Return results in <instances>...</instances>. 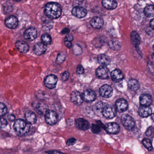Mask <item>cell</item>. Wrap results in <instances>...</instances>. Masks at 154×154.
Instances as JSON below:
<instances>
[{
    "instance_id": "obj_4",
    "label": "cell",
    "mask_w": 154,
    "mask_h": 154,
    "mask_svg": "<svg viewBox=\"0 0 154 154\" xmlns=\"http://www.w3.org/2000/svg\"><path fill=\"white\" fill-rule=\"evenodd\" d=\"M102 112L106 119H112L116 116L117 111L113 105L108 104L103 107Z\"/></svg>"
},
{
    "instance_id": "obj_12",
    "label": "cell",
    "mask_w": 154,
    "mask_h": 154,
    "mask_svg": "<svg viewBox=\"0 0 154 154\" xmlns=\"http://www.w3.org/2000/svg\"><path fill=\"white\" fill-rule=\"evenodd\" d=\"M104 129L109 134H116L119 131L120 127L116 122H109L105 125Z\"/></svg>"
},
{
    "instance_id": "obj_22",
    "label": "cell",
    "mask_w": 154,
    "mask_h": 154,
    "mask_svg": "<svg viewBox=\"0 0 154 154\" xmlns=\"http://www.w3.org/2000/svg\"><path fill=\"white\" fill-rule=\"evenodd\" d=\"M140 36L137 31H133L131 33V41L135 47H138L140 44Z\"/></svg>"
},
{
    "instance_id": "obj_9",
    "label": "cell",
    "mask_w": 154,
    "mask_h": 154,
    "mask_svg": "<svg viewBox=\"0 0 154 154\" xmlns=\"http://www.w3.org/2000/svg\"><path fill=\"white\" fill-rule=\"evenodd\" d=\"M96 75L99 78L105 80L109 77L110 72L106 66L101 65L96 69Z\"/></svg>"
},
{
    "instance_id": "obj_30",
    "label": "cell",
    "mask_w": 154,
    "mask_h": 154,
    "mask_svg": "<svg viewBox=\"0 0 154 154\" xmlns=\"http://www.w3.org/2000/svg\"><path fill=\"white\" fill-rule=\"evenodd\" d=\"M41 40L42 43L45 45H50L52 43V38L49 34L45 33L41 36Z\"/></svg>"
},
{
    "instance_id": "obj_39",
    "label": "cell",
    "mask_w": 154,
    "mask_h": 154,
    "mask_svg": "<svg viewBox=\"0 0 154 154\" xmlns=\"http://www.w3.org/2000/svg\"><path fill=\"white\" fill-rule=\"evenodd\" d=\"M73 51L74 53L75 54L80 55L82 54V49L80 46L77 45H74L73 47Z\"/></svg>"
},
{
    "instance_id": "obj_44",
    "label": "cell",
    "mask_w": 154,
    "mask_h": 154,
    "mask_svg": "<svg viewBox=\"0 0 154 154\" xmlns=\"http://www.w3.org/2000/svg\"><path fill=\"white\" fill-rule=\"evenodd\" d=\"M76 142V139L75 138L72 137L67 140L66 141V145L68 146H72L74 145Z\"/></svg>"
},
{
    "instance_id": "obj_6",
    "label": "cell",
    "mask_w": 154,
    "mask_h": 154,
    "mask_svg": "<svg viewBox=\"0 0 154 154\" xmlns=\"http://www.w3.org/2000/svg\"><path fill=\"white\" fill-rule=\"evenodd\" d=\"M58 78L56 75L54 74H50L48 75L45 81L44 84L46 87L49 89H53L55 88L57 84Z\"/></svg>"
},
{
    "instance_id": "obj_36",
    "label": "cell",
    "mask_w": 154,
    "mask_h": 154,
    "mask_svg": "<svg viewBox=\"0 0 154 154\" xmlns=\"http://www.w3.org/2000/svg\"><path fill=\"white\" fill-rule=\"evenodd\" d=\"M103 109V105L102 103L101 102L97 103L94 106V109L97 113H100L102 112Z\"/></svg>"
},
{
    "instance_id": "obj_35",
    "label": "cell",
    "mask_w": 154,
    "mask_h": 154,
    "mask_svg": "<svg viewBox=\"0 0 154 154\" xmlns=\"http://www.w3.org/2000/svg\"><path fill=\"white\" fill-rule=\"evenodd\" d=\"M53 21H51L50 20H48L45 21L44 26H43V28H44L45 30L48 31V30H50L53 28Z\"/></svg>"
},
{
    "instance_id": "obj_46",
    "label": "cell",
    "mask_w": 154,
    "mask_h": 154,
    "mask_svg": "<svg viewBox=\"0 0 154 154\" xmlns=\"http://www.w3.org/2000/svg\"><path fill=\"white\" fill-rule=\"evenodd\" d=\"M46 153L49 154H66L58 150H50L47 151Z\"/></svg>"
},
{
    "instance_id": "obj_27",
    "label": "cell",
    "mask_w": 154,
    "mask_h": 154,
    "mask_svg": "<svg viewBox=\"0 0 154 154\" xmlns=\"http://www.w3.org/2000/svg\"><path fill=\"white\" fill-rule=\"evenodd\" d=\"M139 82L137 80L134 79H131L128 82V87L129 89L133 92L137 91L140 88Z\"/></svg>"
},
{
    "instance_id": "obj_37",
    "label": "cell",
    "mask_w": 154,
    "mask_h": 154,
    "mask_svg": "<svg viewBox=\"0 0 154 154\" xmlns=\"http://www.w3.org/2000/svg\"><path fill=\"white\" fill-rule=\"evenodd\" d=\"M44 104L38 103L36 105L35 107L36 111L39 113H43L44 112V110L45 109V107L44 108Z\"/></svg>"
},
{
    "instance_id": "obj_42",
    "label": "cell",
    "mask_w": 154,
    "mask_h": 154,
    "mask_svg": "<svg viewBox=\"0 0 154 154\" xmlns=\"http://www.w3.org/2000/svg\"><path fill=\"white\" fill-rule=\"evenodd\" d=\"M69 76H70V74H69V72L65 71L63 73V75H62V80L64 82L67 81L69 78Z\"/></svg>"
},
{
    "instance_id": "obj_13",
    "label": "cell",
    "mask_w": 154,
    "mask_h": 154,
    "mask_svg": "<svg viewBox=\"0 0 154 154\" xmlns=\"http://www.w3.org/2000/svg\"><path fill=\"white\" fill-rule=\"evenodd\" d=\"M128 107V104L126 100L120 99L117 100L115 103V109L116 111L120 112H123L127 110Z\"/></svg>"
},
{
    "instance_id": "obj_8",
    "label": "cell",
    "mask_w": 154,
    "mask_h": 154,
    "mask_svg": "<svg viewBox=\"0 0 154 154\" xmlns=\"http://www.w3.org/2000/svg\"><path fill=\"white\" fill-rule=\"evenodd\" d=\"M99 93L103 98H109L112 96L113 89L110 85L107 84L104 85L100 88Z\"/></svg>"
},
{
    "instance_id": "obj_43",
    "label": "cell",
    "mask_w": 154,
    "mask_h": 154,
    "mask_svg": "<svg viewBox=\"0 0 154 154\" xmlns=\"http://www.w3.org/2000/svg\"><path fill=\"white\" fill-rule=\"evenodd\" d=\"M76 72L79 75L82 74L84 72V68L81 65H79L77 66Z\"/></svg>"
},
{
    "instance_id": "obj_31",
    "label": "cell",
    "mask_w": 154,
    "mask_h": 154,
    "mask_svg": "<svg viewBox=\"0 0 154 154\" xmlns=\"http://www.w3.org/2000/svg\"><path fill=\"white\" fill-rule=\"evenodd\" d=\"M13 3H11V2H7L3 6V10L4 12L6 14L11 13L12 12L13 10Z\"/></svg>"
},
{
    "instance_id": "obj_15",
    "label": "cell",
    "mask_w": 154,
    "mask_h": 154,
    "mask_svg": "<svg viewBox=\"0 0 154 154\" xmlns=\"http://www.w3.org/2000/svg\"><path fill=\"white\" fill-rule=\"evenodd\" d=\"M139 101L141 106L149 107L152 102V97L149 94H143L140 96Z\"/></svg>"
},
{
    "instance_id": "obj_50",
    "label": "cell",
    "mask_w": 154,
    "mask_h": 154,
    "mask_svg": "<svg viewBox=\"0 0 154 154\" xmlns=\"http://www.w3.org/2000/svg\"><path fill=\"white\" fill-rule=\"evenodd\" d=\"M66 46L68 48H70L72 47V42L69 41H64Z\"/></svg>"
},
{
    "instance_id": "obj_10",
    "label": "cell",
    "mask_w": 154,
    "mask_h": 154,
    "mask_svg": "<svg viewBox=\"0 0 154 154\" xmlns=\"http://www.w3.org/2000/svg\"><path fill=\"white\" fill-rule=\"evenodd\" d=\"M37 35V30L34 27L29 28L25 31L24 34L25 39L29 41L35 40L36 38Z\"/></svg>"
},
{
    "instance_id": "obj_21",
    "label": "cell",
    "mask_w": 154,
    "mask_h": 154,
    "mask_svg": "<svg viewBox=\"0 0 154 154\" xmlns=\"http://www.w3.org/2000/svg\"><path fill=\"white\" fill-rule=\"evenodd\" d=\"M17 49L21 53H26L29 51V46L28 44L23 41H17L15 44Z\"/></svg>"
},
{
    "instance_id": "obj_32",
    "label": "cell",
    "mask_w": 154,
    "mask_h": 154,
    "mask_svg": "<svg viewBox=\"0 0 154 154\" xmlns=\"http://www.w3.org/2000/svg\"><path fill=\"white\" fill-rule=\"evenodd\" d=\"M142 143H143V146L145 147V148L149 151H151L153 149L152 143H151L150 140L147 138H145L142 140Z\"/></svg>"
},
{
    "instance_id": "obj_5",
    "label": "cell",
    "mask_w": 154,
    "mask_h": 154,
    "mask_svg": "<svg viewBox=\"0 0 154 154\" xmlns=\"http://www.w3.org/2000/svg\"><path fill=\"white\" fill-rule=\"evenodd\" d=\"M121 122L127 129L131 130L135 125L134 119L130 115L124 114L122 116Z\"/></svg>"
},
{
    "instance_id": "obj_40",
    "label": "cell",
    "mask_w": 154,
    "mask_h": 154,
    "mask_svg": "<svg viewBox=\"0 0 154 154\" xmlns=\"http://www.w3.org/2000/svg\"><path fill=\"white\" fill-rule=\"evenodd\" d=\"M154 128L150 127L147 129L146 132V135L149 137H153L154 136Z\"/></svg>"
},
{
    "instance_id": "obj_3",
    "label": "cell",
    "mask_w": 154,
    "mask_h": 154,
    "mask_svg": "<svg viewBox=\"0 0 154 154\" xmlns=\"http://www.w3.org/2000/svg\"><path fill=\"white\" fill-rule=\"evenodd\" d=\"M57 113L54 111L48 110L45 114V120L46 122L49 125L55 124L58 120Z\"/></svg>"
},
{
    "instance_id": "obj_33",
    "label": "cell",
    "mask_w": 154,
    "mask_h": 154,
    "mask_svg": "<svg viewBox=\"0 0 154 154\" xmlns=\"http://www.w3.org/2000/svg\"><path fill=\"white\" fill-rule=\"evenodd\" d=\"M66 57V55L65 54L62 53L58 54L56 59L57 63L58 65L63 63L65 60Z\"/></svg>"
},
{
    "instance_id": "obj_41",
    "label": "cell",
    "mask_w": 154,
    "mask_h": 154,
    "mask_svg": "<svg viewBox=\"0 0 154 154\" xmlns=\"http://www.w3.org/2000/svg\"><path fill=\"white\" fill-rule=\"evenodd\" d=\"M8 125V122L7 120L4 118H0V128H4Z\"/></svg>"
},
{
    "instance_id": "obj_14",
    "label": "cell",
    "mask_w": 154,
    "mask_h": 154,
    "mask_svg": "<svg viewBox=\"0 0 154 154\" xmlns=\"http://www.w3.org/2000/svg\"><path fill=\"white\" fill-rule=\"evenodd\" d=\"M87 10L82 7H74L72 10V14L75 17L78 18H82L87 15Z\"/></svg>"
},
{
    "instance_id": "obj_29",
    "label": "cell",
    "mask_w": 154,
    "mask_h": 154,
    "mask_svg": "<svg viewBox=\"0 0 154 154\" xmlns=\"http://www.w3.org/2000/svg\"><path fill=\"white\" fill-rule=\"evenodd\" d=\"M109 45L113 50L119 51L121 48L120 43L117 40H111L109 41Z\"/></svg>"
},
{
    "instance_id": "obj_7",
    "label": "cell",
    "mask_w": 154,
    "mask_h": 154,
    "mask_svg": "<svg viewBox=\"0 0 154 154\" xmlns=\"http://www.w3.org/2000/svg\"><path fill=\"white\" fill-rule=\"evenodd\" d=\"M83 100L87 103L94 101L96 98V95L94 91L91 89L85 90L82 94Z\"/></svg>"
},
{
    "instance_id": "obj_45",
    "label": "cell",
    "mask_w": 154,
    "mask_h": 154,
    "mask_svg": "<svg viewBox=\"0 0 154 154\" xmlns=\"http://www.w3.org/2000/svg\"><path fill=\"white\" fill-rule=\"evenodd\" d=\"M74 37L72 35H68L66 36L65 38L64 41H69V42H72L73 40Z\"/></svg>"
},
{
    "instance_id": "obj_17",
    "label": "cell",
    "mask_w": 154,
    "mask_h": 154,
    "mask_svg": "<svg viewBox=\"0 0 154 154\" xmlns=\"http://www.w3.org/2000/svg\"><path fill=\"white\" fill-rule=\"evenodd\" d=\"M47 50V47L42 42H38L34 45L33 51L37 55L40 56L45 54Z\"/></svg>"
},
{
    "instance_id": "obj_48",
    "label": "cell",
    "mask_w": 154,
    "mask_h": 154,
    "mask_svg": "<svg viewBox=\"0 0 154 154\" xmlns=\"http://www.w3.org/2000/svg\"><path fill=\"white\" fill-rule=\"evenodd\" d=\"M70 29H69V28H65L63 29L62 30V32H61V33L62 34H68V33L70 32Z\"/></svg>"
},
{
    "instance_id": "obj_19",
    "label": "cell",
    "mask_w": 154,
    "mask_h": 154,
    "mask_svg": "<svg viewBox=\"0 0 154 154\" xmlns=\"http://www.w3.org/2000/svg\"><path fill=\"white\" fill-rule=\"evenodd\" d=\"M111 77L113 82H119L123 80L124 75L119 69H116L113 70L110 74Z\"/></svg>"
},
{
    "instance_id": "obj_1",
    "label": "cell",
    "mask_w": 154,
    "mask_h": 154,
    "mask_svg": "<svg viewBox=\"0 0 154 154\" xmlns=\"http://www.w3.org/2000/svg\"><path fill=\"white\" fill-rule=\"evenodd\" d=\"M44 13L48 18L56 19L58 18L62 13V9L59 4L55 2H49L45 6Z\"/></svg>"
},
{
    "instance_id": "obj_2",
    "label": "cell",
    "mask_w": 154,
    "mask_h": 154,
    "mask_svg": "<svg viewBox=\"0 0 154 154\" xmlns=\"http://www.w3.org/2000/svg\"><path fill=\"white\" fill-rule=\"evenodd\" d=\"M13 128L16 134L19 136L23 137L28 134L30 127L27 122L22 119H18L15 121Z\"/></svg>"
},
{
    "instance_id": "obj_16",
    "label": "cell",
    "mask_w": 154,
    "mask_h": 154,
    "mask_svg": "<svg viewBox=\"0 0 154 154\" xmlns=\"http://www.w3.org/2000/svg\"><path fill=\"white\" fill-rule=\"evenodd\" d=\"M75 122L76 127L81 130H87L90 128V123L86 120L82 118L76 119Z\"/></svg>"
},
{
    "instance_id": "obj_47",
    "label": "cell",
    "mask_w": 154,
    "mask_h": 154,
    "mask_svg": "<svg viewBox=\"0 0 154 154\" xmlns=\"http://www.w3.org/2000/svg\"><path fill=\"white\" fill-rule=\"evenodd\" d=\"M15 119H16V117L13 114H9L8 115V119L10 121H14L15 120Z\"/></svg>"
},
{
    "instance_id": "obj_20",
    "label": "cell",
    "mask_w": 154,
    "mask_h": 154,
    "mask_svg": "<svg viewBox=\"0 0 154 154\" xmlns=\"http://www.w3.org/2000/svg\"><path fill=\"white\" fill-rule=\"evenodd\" d=\"M90 24L94 28L99 29L103 26L104 21L101 17H94L90 21Z\"/></svg>"
},
{
    "instance_id": "obj_34",
    "label": "cell",
    "mask_w": 154,
    "mask_h": 154,
    "mask_svg": "<svg viewBox=\"0 0 154 154\" xmlns=\"http://www.w3.org/2000/svg\"><path fill=\"white\" fill-rule=\"evenodd\" d=\"M8 112V108L3 103H0V116L6 115Z\"/></svg>"
},
{
    "instance_id": "obj_49",
    "label": "cell",
    "mask_w": 154,
    "mask_h": 154,
    "mask_svg": "<svg viewBox=\"0 0 154 154\" xmlns=\"http://www.w3.org/2000/svg\"><path fill=\"white\" fill-rule=\"evenodd\" d=\"M97 123V125L99 126L100 128H105V125H103V124L102 122H101V121H98L96 122Z\"/></svg>"
},
{
    "instance_id": "obj_38",
    "label": "cell",
    "mask_w": 154,
    "mask_h": 154,
    "mask_svg": "<svg viewBox=\"0 0 154 154\" xmlns=\"http://www.w3.org/2000/svg\"><path fill=\"white\" fill-rule=\"evenodd\" d=\"M91 131L94 134H98L100 132V128L98 125L92 124L91 126Z\"/></svg>"
},
{
    "instance_id": "obj_23",
    "label": "cell",
    "mask_w": 154,
    "mask_h": 154,
    "mask_svg": "<svg viewBox=\"0 0 154 154\" xmlns=\"http://www.w3.org/2000/svg\"><path fill=\"white\" fill-rule=\"evenodd\" d=\"M25 118L29 124H35L37 121V117L36 114L31 111H27L25 114Z\"/></svg>"
},
{
    "instance_id": "obj_26",
    "label": "cell",
    "mask_w": 154,
    "mask_h": 154,
    "mask_svg": "<svg viewBox=\"0 0 154 154\" xmlns=\"http://www.w3.org/2000/svg\"><path fill=\"white\" fill-rule=\"evenodd\" d=\"M97 60L99 63L103 66H107L110 63L111 61L109 57L104 54L99 55L97 57Z\"/></svg>"
},
{
    "instance_id": "obj_11",
    "label": "cell",
    "mask_w": 154,
    "mask_h": 154,
    "mask_svg": "<svg viewBox=\"0 0 154 154\" xmlns=\"http://www.w3.org/2000/svg\"><path fill=\"white\" fill-rule=\"evenodd\" d=\"M18 20L17 17L10 16L8 17L5 21V24L8 28L14 29L18 26Z\"/></svg>"
},
{
    "instance_id": "obj_24",
    "label": "cell",
    "mask_w": 154,
    "mask_h": 154,
    "mask_svg": "<svg viewBox=\"0 0 154 154\" xmlns=\"http://www.w3.org/2000/svg\"><path fill=\"white\" fill-rule=\"evenodd\" d=\"M138 112L140 117L146 118L152 114V109L149 107L141 106L139 108Z\"/></svg>"
},
{
    "instance_id": "obj_25",
    "label": "cell",
    "mask_w": 154,
    "mask_h": 154,
    "mask_svg": "<svg viewBox=\"0 0 154 154\" xmlns=\"http://www.w3.org/2000/svg\"><path fill=\"white\" fill-rule=\"evenodd\" d=\"M103 8L107 10H113L118 6L117 2L113 0H103L102 2Z\"/></svg>"
},
{
    "instance_id": "obj_28",
    "label": "cell",
    "mask_w": 154,
    "mask_h": 154,
    "mask_svg": "<svg viewBox=\"0 0 154 154\" xmlns=\"http://www.w3.org/2000/svg\"><path fill=\"white\" fill-rule=\"evenodd\" d=\"M154 6L153 5H148L145 8L144 13L147 17L152 18L154 17Z\"/></svg>"
},
{
    "instance_id": "obj_51",
    "label": "cell",
    "mask_w": 154,
    "mask_h": 154,
    "mask_svg": "<svg viewBox=\"0 0 154 154\" xmlns=\"http://www.w3.org/2000/svg\"><path fill=\"white\" fill-rule=\"evenodd\" d=\"M149 26L152 29H154V19H152L149 22Z\"/></svg>"
},
{
    "instance_id": "obj_18",
    "label": "cell",
    "mask_w": 154,
    "mask_h": 154,
    "mask_svg": "<svg viewBox=\"0 0 154 154\" xmlns=\"http://www.w3.org/2000/svg\"><path fill=\"white\" fill-rule=\"evenodd\" d=\"M71 100L74 104L80 105L82 103L83 100L82 94L80 92L74 91L71 94Z\"/></svg>"
}]
</instances>
